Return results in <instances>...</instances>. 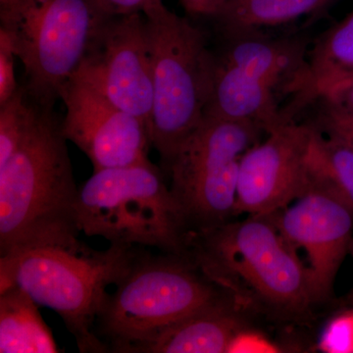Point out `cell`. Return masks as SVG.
<instances>
[{"label":"cell","instance_id":"obj_3","mask_svg":"<svg viewBox=\"0 0 353 353\" xmlns=\"http://www.w3.org/2000/svg\"><path fill=\"white\" fill-rule=\"evenodd\" d=\"M139 250L110 245L99 252L82 243L29 248L0 256V290L17 285L39 306L57 312L81 352H108L95 333L97 315Z\"/></svg>","mask_w":353,"mask_h":353},{"label":"cell","instance_id":"obj_1","mask_svg":"<svg viewBox=\"0 0 353 353\" xmlns=\"http://www.w3.org/2000/svg\"><path fill=\"white\" fill-rule=\"evenodd\" d=\"M67 141L53 108L38 104L24 141L0 166L1 256L39 246L81 243L79 188Z\"/></svg>","mask_w":353,"mask_h":353},{"label":"cell","instance_id":"obj_2","mask_svg":"<svg viewBox=\"0 0 353 353\" xmlns=\"http://www.w3.org/2000/svg\"><path fill=\"white\" fill-rule=\"evenodd\" d=\"M185 254L239 303L252 299L288 314L315 303L308 267L268 215L190 233Z\"/></svg>","mask_w":353,"mask_h":353},{"label":"cell","instance_id":"obj_13","mask_svg":"<svg viewBox=\"0 0 353 353\" xmlns=\"http://www.w3.org/2000/svg\"><path fill=\"white\" fill-rule=\"evenodd\" d=\"M222 46L213 50L219 63L273 88L290 99L303 73L310 43L303 34L273 36L265 31L221 37Z\"/></svg>","mask_w":353,"mask_h":353},{"label":"cell","instance_id":"obj_6","mask_svg":"<svg viewBox=\"0 0 353 353\" xmlns=\"http://www.w3.org/2000/svg\"><path fill=\"white\" fill-rule=\"evenodd\" d=\"M145 17L152 69L150 141L166 176L179 148L203 120L213 53L205 31L166 6Z\"/></svg>","mask_w":353,"mask_h":353},{"label":"cell","instance_id":"obj_7","mask_svg":"<svg viewBox=\"0 0 353 353\" xmlns=\"http://www.w3.org/2000/svg\"><path fill=\"white\" fill-rule=\"evenodd\" d=\"M110 17L94 0H25L12 24L0 26L12 34L32 101L54 108Z\"/></svg>","mask_w":353,"mask_h":353},{"label":"cell","instance_id":"obj_19","mask_svg":"<svg viewBox=\"0 0 353 353\" xmlns=\"http://www.w3.org/2000/svg\"><path fill=\"white\" fill-rule=\"evenodd\" d=\"M38 104L20 85L19 90L0 105V166L19 148L36 117Z\"/></svg>","mask_w":353,"mask_h":353},{"label":"cell","instance_id":"obj_26","mask_svg":"<svg viewBox=\"0 0 353 353\" xmlns=\"http://www.w3.org/2000/svg\"><path fill=\"white\" fill-rule=\"evenodd\" d=\"M25 0H0V26H10L15 21Z\"/></svg>","mask_w":353,"mask_h":353},{"label":"cell","instance_id":"obj_15","mask_svg":"<svg viewBox=\"0 0 353 353\" xmlns=\"http://www.w3.org/2000/svg\"><path fill=\"white\" fill-rule=\"evenodd\" d=\"M353 75V10L309 46L306 64L285 108L296 120L311 102L334 83Z\"/></svg>","mask_w":353,"mask_h":353},{"label":"cell","instance_id":"obj_12","mask_svg":"<svg viewBox=\"0 0 353 353\" xmlns=\"http://www.w3.org/2000/svg\"><path fill=\"white\" fill-rule=\"evenodd\" d=\"M75 76L94 85L114 105L143 120L150 129L152 69L145 15L109 18Z\"/></svg>","mask_w":353,"mask_h":353},{"label":"cell","instance_id":"obj_11","mask_svg":"<svg viewBox=\"0 0 353 353\" xmlns=\"http://www.w3.org/2000/svg\"><path fill=\"white\" fill-rule=\"evenodd\" d=\"M59 99L66 109L62 120L65 138L87 155L94 171L150 161L148 125L114 105L87 81L73 77Z\"/></svg>","mask_w":353,"mask_h":353},{"label":"cell","instance_id":"obj_9","mask_svg":"<svg viewBox=\"0 0 353 353\" xmlns=\"http://www.w3.org/2000/svg\"><path fill=\"white\" fill-rule=\"evenodd\" d=\"M281 234L307 255L315 303L333 294L334 281L353 240V213L328 185L309 171L299 199L269 214Z\"/></svg>","mask_w":353,"mask_h":353},{"label":"cell","instance_id":"obj_14","mask_svg":"<svg viewBox=\"0 0 353 353\" xmlns=\"http://www.w3.org/2000/svg\"><path fill=\"white\" fill-rule=\"evenodd\" d=\"M240 303L230 292L134 345L128 353H225L243 333Z\"/></svg>","mask_w":353,"mask_h":353},{"label":"cell","instance_id":"obj_5","mask_svg":"<svg viewBox=\"0 0 353 353\" xmlns=\"http://www.w3.org/2000/svg\"><path fill=\"white\" fill-rule=\"evenodd\" d=\"M81 233L110 245L185 254L190 232L161 168L143 162L94 171L79 188Z\"/></svg>","mask_w":353,"mask_h":353},{"label":"cell","instance_id":"obj_10","mask_svg":"<svg viewBox=\"0 0 353 353\" xmlns=\"http://www.w3.org/2000/svg\"><path fill=\"white\" fill-rule=\"evenodd\" d=\"M314 129L290 121L241 158L234 214L269 215L285 208L309 185Z\"/></svg>","mask_w":353,"mask_h":353},{"label":"cell","instance_id":"obj_24","mask_svg":"<svg viewBox=\"0 0 353 353\" xmlns=\"http://www.w3.org/2000/svg\"><path fill=\"white\" fill-rule=\"evenodd\" d=\"M318 97H324L341 108L353 111V75L334 83Z\"/></svg>","mask_w":353,"mask_h":353},{"label":"cell","instance_id":"obj_23","mask_svg":"<svg viewBox=\"0 0 353 353\" xmlns=\"http://www.w3.org/2000/svg\"><path fill=\"white\" fill-rule=\"evenodd\" d=\"M101 10L108 16H124L132 14L154 12L165 6L163 0H94Z\"/></svg>","mask_w":353,"mask_h":353},{"label":"cell","instance_id":"obj_18","mask_svg":"<svg viewBox=\"0 0 353 353\" xmlns=\"http://www.w3.org/2000/svg\"><path fill=\"white\" fill-rule=\"evenodd\" d=\"M314 131L310 170L328 185L353 213V152Z\"/></svg>","mask_w":353,"mask_h":353},{"label":"cell","instance_id":"obj_25","mask_svg":"<svg viewBox=\"0 0 353 353\" xmlns=\"http://www.w3.org/2000/svg\"><path fill=\"white\" fill-rule=\"evenodd\" d=\"M185 12L197 18L215 20L222 12L228 0H180Z\"/></svg>","mask_w":353,"mask_h":353},{"label":"cell","instance_id":"obj_4","mask_svg":"<svg viewBox=\"0 0 353 353\" xmlns=\"http://www.w3.org/2000/svg\"><path fill=\"white\" fill-rule=\"evenodd\" d=\"M188 254L139 250L108 292L95 322L108 352L128 353L158 332L227 294Z\"/></svg>","mask_w":353,"mask_h":353},{"label":"cell","instance_id":"obj_8","mask_svg":"<svg viewBox=\"0 0 353 353\" xmlns=\"http://www.w3.org/2000/svg\"><path fill=\"white\" fill-rule=\"evenodd\" d=\"M263 134L253 123L204 116L183 141L166 176L190 233L236 216L241 158Z\"/></svg>","mask_w":353,"mask_h":353},{"label":"cell","instance_id":"obj_21","mask_svg":"<svg viewBox=\"0 0 353 353\" xmlns=\"http://www.w3.org/2000/svg\"><path fill=\"white\" fill-rule=\"evenodd\" d=\"M16 52L12 34L0 27V105H3L16 92L20 85L15 75Z\"/></svg>","mask_w":353,"mask_h":353},{"label":"cell","instance_id":"obj_16","mask_svg":"<svg viewBox=\"0 0 353 353\" xmlns=\"http://www.w3.org/2000/svg\"><path fill=\"white\" fill-rule=\"evenodd\" d=\"M34 303L17 285L0 290V352H59Z\"/></svg>","mask_w":353,"mask_h":353},{"label":"cell","instance_id":"obj_22","mask_svg":"<svg viewBox=\"0 0 353 353\" xmlns=\"http://www.w3.org/2000/svg\"><path fill=\"white\" fill-rule=\"evenodd\" d=\"M322 347L328 352H353V308L329 325Z\"/></svg>","mask_w":353,"mask_h":353},{"label":"cell","instance_id":"obj_17","mask_svg":"<svg viewBox=\"0 0 353 353\" xmlns=\"http://www.w3.org/2000/svg\"><path fill=\"white\" fill-rule=\"evenodd\" d=\"M339 0H228L216 18L221 37L265 31L322 12Z\"/></svg>","mask_w":353,"mask_h":353},{"label":"cell","instance_id":"obj_20","mask_svg":"<svg viewBox=\"0 0 353 353\" xmlns=\"http://www.w3.org/2000/svg\"><path fill=\"white\" fill-rule=\"evenodd\" d=\"M305 112L307 118L303 122L353 152V111L341 108L324 97H318L301 114Z\"/></svg>","mask_w":353,"mask_h":353},{"label":"cell","instance_id":"obj_27","mask_svg":"<svg viewBox=\"0 0 353 353\" xmlns=\"http://www.w3.org/2000/svg\"><path fill=\"white\" fill-rule=\"evenodd\" d=\"M350 254L353 257V240L352 241V245H350Z\"/></svg>","mask_w":353,"mask_h":353}]
</instances>
